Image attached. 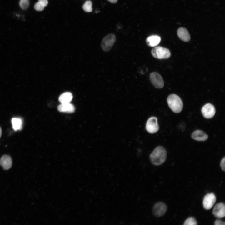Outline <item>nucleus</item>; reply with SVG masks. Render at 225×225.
I'll list each match as a JSON object with an SVG mask.
<instances>
[{
	"mask_svg": "<svg viewBox=\"0 0 225 225\" xmlns=\"http://www.w3.org/2000/svg\"><path fill=\"white\" fill-rule=\"evenodd\" d=\"M167 153L166 149L162 146H158L154 150L150 155L152 163L155 166L162 164L165 161Z\"/></svg>",
	"mask_w": 225,
	"mask_h": 225,
	"instance_id": "nucleus-1",
	"label": "nucleus"
},
{
	"mask_svg": "<svg viewBox=\"0 0 225 225\" xmlns=\"http://www.w3.org/2000/svg\"><path fill=\"white\" fill-rule=\"evenodd\" d=\"M167 102L169 107L174 113H179L182 111L183 102L178 96L175 94L170 95L167 98Z\"/></svg>",
	"mask_w": 225,
	"mask_h": 225,
	"instance_id": "nucleus-2",
	"label": "nucleus"
},
{
	"mask_svg": "<svg viewBox=\"0 0 225 225\" xmlns=\"http://www.w3.org/2000/svg\"><path fill=\"white\" fill-rule=\"evenodd\" d=\"M151 53L154 57L158 59H167L171 56L169 50L161 46L154 47L151 50Z\"/></svg>",
	"mask_w": 225,
	"mask_h": 225,
	"instance_id": "nucleus-3",
	"label": "nucleus"
},
{
	"mask_svg": "<svg viewBox=\"0 0 225 225\" xmlns=\"http://www.w3.org/2000/svg\"><path fill=\"white\" fill-rule=\"evenodd\" d=\"M116 40L115 35L113 34H108L105 37L101 42V47L104 51H108L111 49Z\"/></svg>",
	"mask_w": 225,
	"mask_h": 225,
	"instance_id": "nucleus-4",
	"label": "nucleus"
},
{
	"mask_svg": "<svg viewBox=\"0 0 225 225\" xmlns=\"http://www.w3.org/2000/svg\"><path fill=\"white\" fill-rule=\"evenodd\" d=\"M146 129L149 133H154L157 132L159 129V126L158 122V118L155 117H152L147 120Z\"/></svg>",
	"mask_w": 225,
	"mask_h": 225,
	"instance_id": "nucleus-5",
	"label": "nucleus"
},
{
	"mask_svg": "<svg viewBox=\"0 0 225 225\" xmlns=\"http://www.w3.org/2000/svg\"><path fill=\"white\" fill-rule=\"evenodd\" d=\"M149 79L152 85L156 88H162L164 85L162 77L158 73L153 72L150 74Z\"/></svg>",
	"mask_w": 225,
	"mask_h": 225,
	"instance_id": "nucleus-6",
	"label": "nucleus"
},
{
	"mask_svg": "<svg viewBox=\"0 0 225 225\" xmlns=\"http://www.w3.org/2000/svg\"><path fill=\"white\" fill-rule=\"evenodd\" d=\"M201 112L205 118L210 119L214 116L216 112L215 108L212 104L207 103L202 107Z\"/></svg>",
	"mask_w": 225,
	"mask_h": 225,
	"instance_id": "nucleus-7",
	"label": "nucleus"
},
{
	"mask_svg": "<svg viewBox=\"0 0 225 225\" xmlns=\"http://www.w3.org/2000/svg\"><path fill=\"white\" fill-rule=\"evenodd\" d=\"M167 208L163 202H159L156 203L153 206L152 212L156 217H159L163 216L166 212Z\"/></svg>",
	"mask_w": 225,
	"mask_h": 225,
	"instance_id": "nucleus-8",
	"label": "nucleus"
},
{
	"mask_svg": "<svg viewBox=\"0 0 225 225\" xmlns=\"http://www.w3.org/2000/svg\"><path fill=\"white\" fill-rule=\"evenodd\" d=\"M216 201V197L213 193H208L205 195L203 201V205L204 209H211Z\"/></svg>",
	"mask_w": 225,
	"mask_h": 225,
	"instance_id": "nucleus-9",
	"label": "nucleus"
},
{
	"mask_svg": "<svg viewBox=\"0 0 225 225\" xmlns=\"http://www.w3.org/2000/svg\"><path fill=\"white\" fill-rule=\"evenodd\" d=\"M212 213L215 217L218 218H224L225 216V205L222 203L217 204L214 206Z\"/></svg>",
	"mask_w": 225,
	"mask_h": 225,
	"instance_id": "nucleus-10",
	"label": "nucleus"
},
{
	"mask_svg": "<svg viewBox=\"0 0 225 225\" xmlns=\"http://www.w3.org/2000/svg\"><path fill=\"white\" fill-rule=\"evenodd\" d=\"M191 137L193 139L199 141H204L208 138L207 134L200 130H196L194 131L192 133Z\"/></svg>",
	"mask_w": 225,
	"mask_h": 225,
	"instance_id": "nucleus-11",
	"label": "nucleus"
},
{
	"mask_svg": "<svg viewBox=\"0 0 225 225\" xmlns=\"http://www.w3.org/2000/svg\"><path fill=\"white\" fill-rule=\"evenodd\" d=\"M12 161L11 157L9 155H3L0 159V165L4 170H8L11 167Z\"/></svg>",
	"mask_w": 225,
	"mask_h": 225,
	"instance_id": "nucleus-12",
	"label": "nucleus"
},
{
	"mask_svg": "<svg viewBox=\"0 0 225 225\" xmlns=\"http://www.w3.org/2000/svg\"><path fill=\"white\" fill-rule=\"evenodd\" d=\"M58 109L60 112L69 113L74 112V106L70 103H62L58 107Z\"/></svg>",
	"mask_w": 225,
	"mask_h": 225,
	"instance_id": "nucleus-13",
	"label": "nucleus"
},
{
	"mask_svg": "<svg viewBox=\"0 0 225 225\" xmlns=\"http://www.w3.org/2000/svg\"><path fill=\"white\" fill-rule=\"evenodd\" d=\"M177 34L182 40L187 42L190 41V36L188 30L184 28H180L177 30Z\"/></svg>",
	"mask_w": 225,
	"mask_h": 225,
	"instance_id": "nucleus-14",
	"label": "nucleus"
},
{
	"mask_svg": "<svg viewBox=\"0 0 225 225\" xmlns=\"http://www.w3.org/2000/svg\"><path fill=\"white\" fill-rule=\"evenodd\" d=\"M161 38L157 35H152L148 37L146 40L147 44L150 47H155L161 41Z\"/></svg>",
	"mask_w": 225,
	"mask_h": 225,
	"instance_id": "nucleus-15",
	"label": "nucleus"
},
{
	"mask_svg": "<svg viewBox=\"0 0 225 225\" xmlns=\"http://www.w3.org/2000/svg\"><path fill=\"white\" fill-rule=\"evenodd\" d=\"M11 122L13 129L15 131L21 130L22 128V120L20 118L15 117L12 118Z\"/></svg>",
	"mask_w": 225,
	"mask_h": 225,
	"instance_id": "nucleus-16",
	"label": "nucleus"
},
{
	"mask_svg": "<svg viewBox=\"0 0 225 225\" xmlns=\"http://www.w3.org/2000/svg\"><path fill=\"white\" fill-rule=\"evenodd\" d=\"M72 93L67 92L61 94L59 98V101L61 103H69L72 98Z\"/></svg>",
	"mask_w": 225,
	"mask_h": 225,
	"instance_id": "nucleus-17",
	"label": "nucleus"
},
{
	"mask_svg": "<svg viewBox=\"0 0 225 225\" xmlns=\"http://www.w3.org/2000/svg\"><path fill=\"white\" fill-rule=\"evenodd\" d=\"M92 2L90 1H88L83 4L82 8L86 12H91L92 11Z\"/></svg>",
	"mask_w": 225,
	"mask_h": 225,
	"instance_id": "nucleus-18",
	"label": "nucleus"
},
{
	"mask_svg": "<svg viewBox=\"0 0 225 225\" xmlns=\"http://www.w3.org/2000/svg\"><path fill=\"white\" fill-rule=\"evenodd\" d=\"M19 5L22 9L26 10L29 5V0H20Z\"/></svg>",
	"mask_w": 225,
	"mask_h": 225,
	"instance_id": "nucleus-19",
	"label": "nucleus"
},
{
	"mask_svg": "<svg viewBox=\"0 0 225 225\" xmlns=\"http://www.w3.org/2000/svg\"><path fill=\"white\" fill-rule=\"evenodd\" d=\"M184 225H196L197 224L196 220L193 217H190L187 218L184 222Z\"/></svg>",
	"mask_w": 225,
	"mask_h": 225,
	"instance_id": "nucleus-20",
	"label": "nucleus"
},
{
	"mask_svg": "<svg viewBox=\"0 0 225 225\" xmlns=\"http://www.w3.org/2000/svg\"><path fill=\"white\" fill-rule=\"evenodd\" d=\"M34 8L36 11H41L43 10L44 7L38 2L35 4Z\"/></svg>",
	"mask_w": 225,
	"mask_h": 225,
	"instance_id": "nucleus-21",
	"label": "nucleus"
},
{
	"mask_svg": "<svg viewBox=\"0 0 225 225\" xmlns=\"http://www.w3.org/2000/svg\"><path fill=\"white\" fill-rule=\"evenodd\" d=\"M225 157H224L222 159L220 162V167L222 169L225 171Z\"/></svg>",
	"mask_w": 225,
	"mask_h": 225,
	"instance_id": "nucleus-22",
	"label": "nucleus"
},
{
	"mask_svg": "<svg viewBox=\"0 0 225 225\" xmlns=\"http://www.w3.org/2000/svg\"><path fill=\"white\" fill-rule=\"evenodd\" d=\"M38 2L44 7L46 6L48 4V0H38Z\"/></svg>",
	"mask_w": 225,
	"mask_h": 225,
	"instance_id": "nucleus-23",
	"label": "nucleus"
},
{
	"mask_svg": "<svg viewBox=\"0 0 225 225\" xmlns=\"http://www.w3.org/2000/svg\"><path fill=\"white\" fill-rule=\"evenodd\" d=\"M214 224L215 225H225L224 222L222 221L219 220H217L214 222Z\"/></svg>",
	"mask_w": 225,
	"mask_h": 225,
	"instance_id": "nucleus-24",
	"label": "nucleus"
},
{
	"mask_svg": "<svg viewBox=\"0 0 225 225\" xmlns=\"http://www.w3.org/2000/svg\"><path fill=\"white\" fill-rule=\"evenodd\" d=\"M110 2L111 3H116L118 1V0H107Z\"/></svg>",
	"mask_w": 225,
	"mask_h": 225,
	"instance_id": "nucleus-25",
	"label": "nucleus"
},
{
	"mask_svg": "<svg viewBox=\"0 0 225 225\" xmlns=\"http://www.w3.org/2000/svg\"><path fill=\"white\" fill-rule=\"evenodd\" d=\"M2 129L1 128V127H0V138L1 135H2Z\"/></svg>",
	"mask_w": 225,
	"mask_h": 225,
	"instance_id": "nucleus-26",
	"label": "nucleus"
}]
</instances>
